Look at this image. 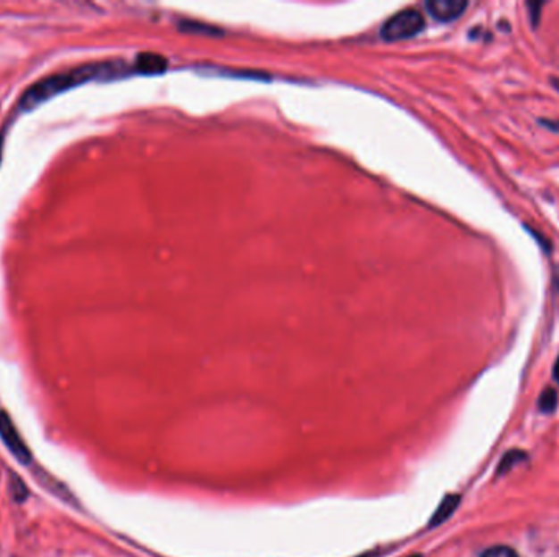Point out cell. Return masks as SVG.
I'll return each mask as SVG.
<instances>
[{"label":"cell","mask_w":559,"mask_h":557,"mask_svg":"<svg viewBox=\"0 0 559 557\" xmlns=\"http://www.w3.org/2000/svg\"><path fill=\"white\" fill-rule=\"evenodd\" d=\"M424 27V15L419 10H401L386 20L381 27V38L385 41H403L419 35Z\"/></svg>","instance_id":"cell-1"},{"label":"cell","mask_w":559,"mask_h":557,"mask_svg":"<svg viewBox=\"0 0 559 557\" xmlns=\"http://www.w3.org/2000/svg\"><path fill=\"white\" fill-rule=\"evenodd\" d=\"M558 405V393L553 387H546L540 395L538 401V409L541 412L550 413L556 409Z\"/></svg>","instance_id":"cell-6"},{"label":"cell","mask_w":559,"mask_h":557,"mask_svg":"<svg viewBox=\"0 0 559 557\" xmlns=\"http://www.w3.org/2000/svg\"><path fill=\"white\" fill-rule=\"evenodd\" d=\"M458 502H460L458 495H448V497L440 503L438 510L435 511L434 519L430 521V527L440 525V523H444L445 520L450 519V515H452L455 509L458 507Z\"/></svg>","instance_id":"cell-5"},{"label":"cell","mask_w":559,"mask_h":557,"mask_svg":"<svg viewBox=\"0 0 559 557\" xmlns=\"http://www.w3.org/2000/svg\"><path fill=\"white\" fill-rule=\"evenodd\" d=\"M0 436H2L4 443L7 445L10 453H12L21 464H29V461H31V454H29V448L25 446V443L21 442V438H20L15 425L12 423L9 415L5 412H0Z\"/></svg>","instance_id":"cell-2"},{"label":"cell","mask_w":559,"mask_h":557,"mask_svg":"<svg viewBox=\"0 0 559 557\" xmlns=\"http://www.w3.org/2000/svg\"><path fill=\"white\" fill-rule=\"evenodd\" d=\"M165 69H167V59L163 58L161 54L145 53L136 59V71L141 74L154 76V74L164 72Z\"/></svg>","instance_id":"cell-4"},{"label":"cell","mask_w":559,"mask_h":557,"mask_svg":"<svg viewBox=\"0 0 559 557\" xmlns=\"http://www.w3.org/2000/svg\"><path fill=\"white\" fill-rule=\"evenodd\" d=\"M481 557H519V554L509 546H494L484 551Z\"/></svg>","instance_id":"cell-8"},{"label":"cell","mask_w":559,"mask_h":557,"mask_svg":"<svg viewBox=\"0 0 559 557\" xmlns=\"http://www.w3.org/2000/svg\"><path fill=\"white\" fill-rule=\"evenodd\" d=\"M558 279H559V275H558Z\"/></svg>","instance_id":"cell-10"},{"label":"cell","mask_w":559,"mask_h":557,"mask_svg":"<svg viewBox=\"0 0 559 557\" xmlns=\"http://www.w3.org/2000/svg\"><path fill=\"white\" fill-rule=\"evenodd\" d=\"M468 7L464 0H430L425 4L427 12L438 21H454L458 19Z\"/></svg>","instance_id":"cell-3"},{"label":"cell","mask_w":559,"mask_h":557,"mask_svg":"<svg viewBox=\"0 0 559 557\" xmlns=\"http://www.w3.org/2000/svg\"><path fill=\"white\" fill-rule=\"evenodd\" d=\"M553 376H555V379L559 383V356L558 360H556V363H555V368H553Z\"/></svg>","instance_id":"cell-9"},{"label":"cell","mask_w":559,"mask_h":557,"mask_svg":"<svg viewBox=\"0 0 559 557\" xmlns=\"http://www.w3.org/2000/svg\"><path fill=\"white\" fill-rule=\"evenodd\" d=\"M523 460H525V453H521L519 450H513V452L509 453V454H505V456L502 458L501 464H499L497 476H502V474L511 471L515 464H519V462L523 461Z\"/></svg>","instance_id":"cell-7"}]
</instances>
